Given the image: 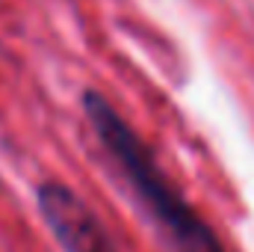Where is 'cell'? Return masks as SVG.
Here are the masks:
<instances>
[{
  "label": "cell",
  "mask_w": 254,
  "mask_h": 252,
  "mask_svg": "<svg viewBox=\"0 0 254 252\" xmlns=\"http://www.w3.org/2000/svg\"><path fill=\"white\" fill-rule=\"evenodd\" d=\"M80 107L98 145L116 163L145 214L157 223V232L169 244V252H228L216 229L184 196L175 178L160 166L151 145L113 107V101L104 92L83 89Z\"/></svg>",
  "instance_id": "1"
},
{
  "label": "cell",
  "mask_w": 254,
  "mask_h": 252,
  "mask_svg": "<svg viewBox=\"0 0 254 252\" xmlns=\"http://www.w3.org/2000/svg\"><path fill=\"white\" fill-rule=\"evenodd\" d=\"M36 208L63 252H119L113 235L89 202L57 178L36 184Z\"/></svg>",
  "instance_id": "2"
}]
</instances>
